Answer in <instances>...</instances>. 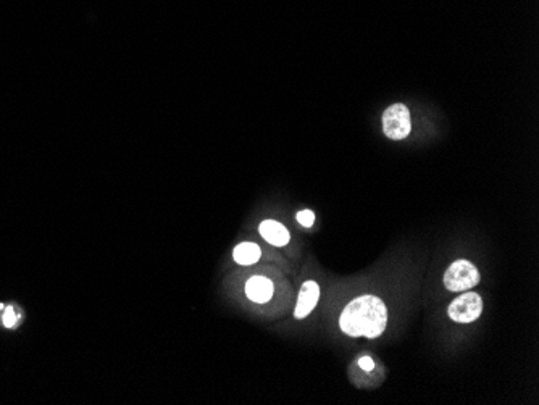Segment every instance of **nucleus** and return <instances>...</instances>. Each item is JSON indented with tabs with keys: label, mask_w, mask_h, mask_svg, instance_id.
<instances>
[{
	"label": "nucleus",
	"mask_w": 539,
	"mask_h": 405,
	"mask_svg": "<svg viewBox=\"0 0 539 405\" xmlns=\"http://www.w3.org/2000/svg\"><path fill=\"white\" fill-rule=\"evenodd\" d=\"M483 312V299L475 292H465L449 306V317L457 323H471Z\"/></svg>",
	"instance_id": "20e7f679"
},
{
	"label": "nucleus",
	"mask_w": 539,
	"mask_h": 405,
	"mask_svg": "<svg viewBox=\"0 0 539 405\" xmlns=\"http://www.w3.org/2000/svg\"><path fill=\"white\" fill-rule=\"evenodd\" d=\"M411 111L406 105H391L383 114V131L389 139L401 140L411 134Z\"/></svg>",
	"instance_id": "7ed1b4c3"
},
{
	"label": "nucleus",
	"mask_w": 539,
	"mask_h": 405,
	"mask_svg": "<svg viewBox=\"0 0 539 405\" xmlns=\"http://www.w3.org/2000/svg\"><path fill=\"white\" fill-rule=\"evenodd\" d=\"M297 222H299L302 226L310 228L313 222H315V215H313V212H310V210H302V212L297 213Z\"/></svg>",
	"instance_id": "1a4fd4ad"
},
{
	"label": "nucleus",
	"mask_w": 539,
	"mask_h": 405,
	"mask_svg": "<svg viewBox=\"0 0 539 405\" xmlns=\"http://www.w3.org/2000/svg\"><path fill=\"white\" fill-rule=\"evenodd\" d=\"M233 255H234V260L238 262L239 265H252V263L260 260L262 250L260 247L254 243H243L236 247Z\"/></svg>",
	"instance_id": "6e6552de"
},
{
	"label": "nucleus",
	"mask_w": 539,
	"mask_h": 405,
	"mask_svg": "<svg viewBox=\"0 0 539 405\" xmlns=\"http://www.w3.org/2000/svg\"><path fill=\"white\" fill-rule=\"evenodd\" d=\"M260 234L262 238L267 241V243L283 247L289 243V233L281 223L273 222V220H267L260 224Z\"/></svg>",
	"instance_id": "0eeeda50"
},
{
	"label": "nucleus",
	"mask_w": 539,
	"mask_h": 405,
	"mask_svg": "<svg viewBox=\"0 0 539 405\" xmlns=\"http://www.w3.org/2000/svg\"><path fill=\"white\" fill-rule=\"evenodd\" d=\"M358 365H361V368H363V370H367V371H370V370H373V367H375V363H373V360H372V358H370V357H362L361 360H358Z\"/></svg>",
	"instance_id": "9b49d317"
},
{
	"label": "nucleus",
	"mask_w": 539,
	"mask_h": 405,
	"mask_svg": "<svg viewBox=\"0 0 539 405\" xmlns=\"http://www.w3.org/2000/svg\"><path fill=\"white\" fill-rule=\"evenodd\" d=\"M273 283L268 278L263 277H254L250 278L246 283V294L250 301L258 302V303H265L273 296Z\"/></svg>",
	"instance_id": "423d86ee"
},
{
	"label": "nucleus",
	"mask_w": 539,
	"mask_h": 405,
	"mask_svg": "<svg viewBox=\"0 0 539 405\" xmlns=\"http://www.w3.org/2000/svg\"><path fill=\"white\" fill-rule=\"evenodd\" d=\"M480 283V273L468 260H457L446 270L444 286L452 292H464Z\"/></svg>",
	"instance_id": "f03ea898"
},
{
	"label": "nucleus",
	"mask_w": 539,
	"mask_h": 405,
	"mask_svg": "<svg viewBox=\"0 0 539 405\" xmlns=\"http://www.w3.org/2000/svg\"><path fill=\"white\" fill-rule=\"evenodd\" d=\"M387 323L384 302L375 296H362L353 299L341 313L339 326L351 337L375 339L383 333Z\"/></svg>",
	"instance_id": "f257e3e1"
},
{
	"label": "nucleus",
	"mask_w": 539,
	"mask_h": 405,
	"mask_svg": "<svg viewBox=\"0 0 539 405\" xmlns=\"http://www.w3.org/2000/svg\"><path fill=\"white\" fill-rule=\"evenodd\" d=\"M318 297H320V288L315 281H307V283H304V286H302L299 292V301H297L294 317L297 320H302L305 318L307 315H310V312L317 306Z\"/></svg>",
	"instance_id": "39448f33"
},
{
	"label": "nucleus",
	"mask_w": 539,
	"mask_h": 405,
	"mask_svg": "<svg viewBox=\"0 0 539 405\" xmlns=\"http://www.w3.org/2000/svg\"><path fill=\"white\" fill-rule=\"evenodd\" d=\"M15 323H16V313L12 307H8L4 313V325L7 326V328H13Z\"/></svg>",
	"instance_id": "9d476101"
}]
</instances>
